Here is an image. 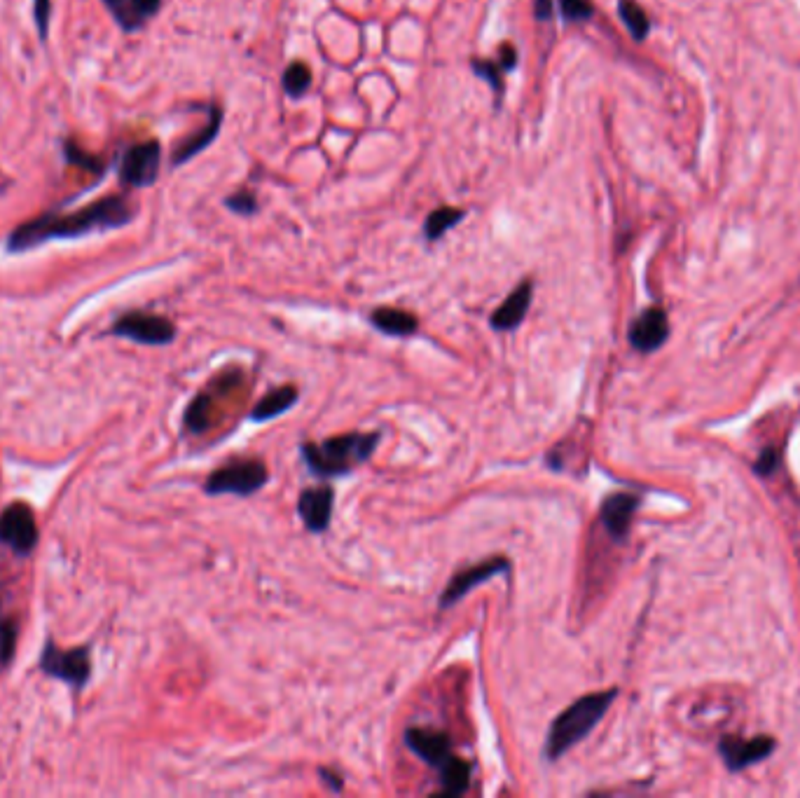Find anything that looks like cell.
Returning <instances> with one entry per match:
<instances>
[{"instance_id":"30","label":"cell","mask_w":800,"mask_h":798,"mask_svg":"<svg viewBox=\"0 0 800 798\" xmlns=\"http://www.w3.org/2000/svg\"><path fill=\"white\" fill-rule=\"evenodd\" d=\"M225 204L230 206L234 213H253L255 206H258L251 192H237V195H232Z\"/></svg>"},{"instance_id":"6","label":"cell","mask_w":800,"mask_h":798,"mask_svg":"<svg viewBox=\"0 0 800 798\" xmlns=\"http://www.w3.org/2000/svg\"><path fill=\"white\" fill-rule=\"evenodd\" d=\"M110 333L117 337H127V340L139 342V345L164 347L174 342L176 326L169 319H164V316L129 312L115 321Z\"/></svg>"},{"instance_id":"8","label":"cell","mask_w":800,"mask_h":798,"mask_svg":"<svg viewBox=\"0 0 800 798\" xmlns=\"http://www.w3.org/2000/svg\"><path fill=\"white\" fill-rule=\"evenodd\" d=\"M40 670L50 674V677L66 681V684L75 686V689H82V686L87 684L89 672H92V665H89V651L87 649L61 651L57 644L47 642L43 656H40Z\"/></svg>"},{"instance_id":"2","label":"cell","mask_w":800,"mask_h":798,"mask_svg":"<svg viewBox=\"0 0 800 798\" xmlns=\"http://www.w3.org/2000/svg\"><path fill=\"white\" fill-rule=\"evenodd\" d=\"M379 440H382L379 431L342 433V436L319 440V443H302L300 454L302 462L316 478L330 480L347 476L356 466L368 462Z\"/></svg>"},{"instance_id":"1","label":"cell","mask_w":800,"mask_h":798,"mask_svg":"<svg viewBox=\"0 0 800 798\" xmlns=\"http://www.w3.org/2000/svg\"><path fill=\"white\" fill-rule=\"evenodd\" d=\"M134 220V206L127 202V197L110 195L99 202L82 206L80 211L66 213H45V216L33 218L29 223L19 225L8 239V251L19 253L36 249V246L50 242V239H75L89 232L99 230H117Z\"/></svg>"},{"instance_id":"35","label":"cell","mask_w":800,"mask_h":798,"mask_svg":"<svg viewBox=\"0 0 800 798\" xmlns=\"http://www.w3.org/2000/svg\"><path fill=\"white\" fill-rule=\"evenodd\" d=\"M553 12V0H536V17L546 19Z\"/></svg>"},{"instance_id":"32","label":"cell","mask_w":800,"mask_h":798,"mask_svg":"<svg viewBox=\"0 0 800 798\" xmlns=\"http://www.w3.org/2000/svg\"><path fill=\"white\" fill-rule=\"evenodd\" d=\"M162 0H131V10H134V15L143 19V17H153L157 10H160Z\"/></svg>"},{"instance_id":"25","label":"cell","mask_w":800,"mask_h":798,"mask_svg":"<svg viewBox=\"0 0 800 798\" xmlns=\"http://www.w3.org/2000/svg\"><path fill=\"white\" fill-rule=\"evenodd\" d=\"M66 160L73 162L75 167H82L87 171H101V162L89 153H85V150H80L75 141H66Z\"/></svg>"},{"instance_id":"28","label":"cell","mask_w":800,"mask_h":798,"mask_svg":"<svg viewBox=\"0 0 800 798\" xmlns=\"http://www.w3.org/2000/svg\"><path fill=\"white\" fill-rule=\"evenodd\" d=\"M50 17H52V0H33V19L40 31V38H47L50 31Z\"/></svg>"},{"instance_id":"22","label":"cell","mask_w":800,"mask_h":798,"mask_svg":"<svg viewBox=\"0 0 800 798\" xmlns=\"http://www.w3.org/2000/svg\"><path fill=\"white\" fill-rule=\"evenodd\" d=\"M618 12H620V19H623L627 31L632 33L637 40H644L648 36V29H651V22H648L646 12L639 8L634 0H620L618 5Z\"/></svg>"},{"instance_id":"15","label":"cell","mask_w":800,"mask_h":798,"mask_svg":"<svg viewBox=\"0 0 800 798\" xmlns=\"http://www.w3.org/2000/svg\"><path fill=\"white\" fill-rule=\"evenodd\" d=\"M531 298H534V284L527 279V281H522V284L501 302V307L496 309V312L492 314V319H489V326H492L494 330H499V333L515 330L524 321V316H527Z\"/></svg>"},{"instance_id":"24","label":"cell","mask_w":800,"mask_h":798,"mask_svg":"<svg viewBox=\"0 0 800 798\" xmlns=\"http://www.w3.org/2000/svg\"><path fill=\"white\" fill-rule=\"evenodd\" d=\"M309 82H312V75H309V68L305 64H291L284 73V87L286 92L295 96H302L309 89Z\"/></svg>"},{"instance_id":"31","label":"cell","mask_w":800,"mask_h":798,"mask_svg":"<svg viewBox=\"0 0 800 798\" xmlns=\"http://www.w3.org/2000/svg\"><path fill=\"white\" fill-rule=\"evenodd\" d=\"M777 464H779L777 450H765L756 462V473H761V476H770V473L777 469Z\"/></svg>"},{"instance_id":"11","label":"cell","mask_w":800,"mask_h":798,"mask_svg":"<svg viewBox=\"0 0 800 798\" xmlns=\"http://www.w3.org/2000/svg\"><path fill=\"white\" fill-rule=\"evenodd\" d=\"M405 745L412 754H417L426 766L440 768L452 756V738L436 728L412 726L405 731Z\"/></svg>"},{"instance_id":"12","label":"cell","mask_w":800,"mask_h":798,"mask_svg":"<svg viewBox=\"0 0 800 798\" xmlns=\"http://www.w3.org/2000/svg\"><path fill=\"white\" fill-rule=\"evenodd\" d=\"M641 504V499L637 494H627V492H616L609 494L599 506V520L613 541H625L627 534H630L632 518L637 513V508Z\"/></svg>"},{"instance_id":"7","label":"cell","mask_w":800,"mask_h":798,"mask_svg":"<svg viewBox=\"0 0 800 798\" xmlns=\"http://www.w3.org/2000/svg\"><path fill=\"white\" fill-rule=\"evenodd\" d=\"M0 543L17 555H31L38 543L36 515L26 504H10L0 513Z\"/></svg>"},{"instance_id":"5","label":"cell","mask_w":800,"mask_h":798,"mask_svg":"<svg viewBox=\"0 0 800 798\" xmlns=\"http://www.w3.org/2000/svg\"><path fill=\"white\" fill-rule=\"evenodd\" d=\"M510 569H513V562L503 555L487 557V560L473 564V567L461 569V572L454 574L450 583H447V588L443 590V595H440L438 600V607L447 611L457 602L464 600L473 588L482 586V583L494 579V576H508Z\"/></svg>"},{"instance_id":"13","label":"cell","mask_w":800,"mask_h":798,"mask_svg":"<svg viewBox=\"0 0 800 798\" xmlns=\"http://www.w3.org/2000/svg\"><path fill=\"white\" fill-rule=\"evenodd\" d=\"M670 337V321L660 307L646 309L630 326V345L641 354H651Z\"/></svg>"},{"instance_id":"4","label":"cell","mask_w":800,"mask_h":798,"mask_svg":"<svg viewBox=\"0 0 800 798\" xmlns=\"http://www.w3.org/2000/svg\"><path fill=\"white\" fill-rule=\"evenodd\" d=\"M270 483V471L260 459H234V462L220 466L206 478L204 492L211 497L220 494H234V497H251Z\"/></svg>"},{"instance_id":"16","label":"cell","mask_w":800,"mask_h":798,"mask_svg":"<svg viewBox=\"0 0 800 798\" xmlns=\"http://www.w3.org/2000/svg\"><path fill=\"white\" fill-rule=\"evenodd\" d=\"M298 398H300V391L295 384H281V387L272 389L270 394L262 396L260 401L253 405L251 415L248 417H251V422H258V424L270 422V419H277L284 415V412L291 410L293 405L298 403Z\"/></svg>"},{"instance_id":"9","label":"cell","mask_w":800,"mask_h":798,"mask_svg":"<svg viewBox=\"0 0 800 798\" xmlns=\"http://www.w3.org/2000/svg\"><path fill=\"white\" fill-rule=\"evenodd\" d=\"M160 160L162 148L157 141H146L129 148L124 153L120 167L122 183L129 185V188H148V185H153L157 181V174H160Z\"/></svg>"},{"instance_id":"14","label":"cell","mask_w":800,"mask_h":798,"mask_svg":"<svg viewBox=\"0 0 800 798\" xmlns=\"http://www.w3.org/2000/svg\"><path fill=\"white\" fill-rule=\"evenodd\" d=\"M719 749L730 770H742L747 766H754L756 761H763L765 756H770L772 749H775V740L765 738V735H758V738L751 740H740L730 735V738L721 740Z\"/></svg>"},{"instance_id":"18","label":"cell","mask_w":800,"mask_h":798,"mask_svg":"<svg viewBox=\"0 0 800 798\" xmlns=\"http://www.w3.org/2000/svg\"><path fill=\"white\" fill-rule=\"evenodd\" d=\"M440 770V796H461L466 794L471 787V763L459 759V756H450Z\"/></svg>"},{"instance_id":"23","label":"cell","mask_w":800,"mask_h":798,"mask_svg":"<svg viewBox=\"0 0 800 798\" xmlns=\"http://www.w3.org/2000/svg\"><path fill=\"white\" fill-rule=\"evenodd\" d=\"M17 644V623L15 618L3 614L0 609V665H8L12 656H15Z\"/></svg>"},{"instance_id":"21","label":"cell","mask_w":800,"mask_h":798,"mask_svg":"<svg viewBox=\"0 0 800 798\" xmlns=\"http://www.w3.org/2000/svg\"><path fill=\"white\" fill-rule=\"evenodd\" d=\"M459 220H464V211H461V209H452V206H443V209H436L429 218H426V225H424L426 239L436 242V239L443 237L447 230H452V227L457 225Z\"/></svg>"},{"instance_id":"27","label":"cell","mask_w":800,"mask_h":798,"mask_svg":"<svg viewBox=\"0 0 800 798\" xmlns=\"http://www.w3.org/2000/svg\"><path fill=\"white\" fill-rule=\"evenodd\" d=\"M562 15L569 22H585L592 17V5L588 0H560Z\"/></svg>"},{"instance_id":"34","label":"cell","mask_w":800,"mask_h":798,"mask_svg":"<svg viewBox=\"0 0 800 798\" xmlns=\"http://www.w3.org/2000/svg\"><path fill=\"white\" fill-rule=\"evenodd\" d=\"M517 64V52L513 45H503L501 47V66L503 68H513Z\"/></svg>"},{"instance_id":"3","label":"cell","mask_w":800,"mask_h":798,"mask_svg":"<svg viewBox=\"0 0 800 798\" xmlns=\"http://www.w3.org/2000/svg\"><path fill=\"white\" fill-rule=\"evenodd\" d=\"M618 696V689L588 693V696L578 698L574 705H569L560 717L550 726L546 749L543 756L548 761H560L569 749H574L578 742L588 738L595 731L599 721L604 719V714L609 712V707Z\"/></svg>"},{"instance_id":"29","label":"cell","mask_w":800,"mask_h":798,"mask_svg":"<svg viewBox=\"0 0 800 798\" xmlns=\"http://www.w3.org/2000/svg\"><path fill=\"white\" fill-rule=\"evenodd\" d=\"M473 71L480 75V78H485L489 85H492L496 92H501L503 89V80H501V68L494 64V61H473Z\"/></svg>"},{"instance_id":"33","label":"cell","mask_w":800,"mask_h":798,"mask_svg":"<svg viewBox=\"0 0 800 798\" xmlns=\"http://www.w3.org/2000/svg\"><path fill=\"white\" fill-rule=\"evenodd\" d=\"M319 775L323 777V784H328V789L330 791H342V787H344V780L340 775H335L333 770H328V768H319Z\"/></svg>"},{"instance_id":"20","label":"cell","mask_w":800,"mask_h":798,"mask_svg":"<svg viewBox=\"0 0 800 798\" xmlns=\"http://www.w3.org/2000/svg\"><path fill=\"white\" fill-rule=\"evenodd\" d=\"M185 429L190 433H206L213 426V396L209 391H202V394H197L192 398V403L188 405V410H185Z\"/></svg>"},{"instance_id":"26","label":"cell","mask_w":800,"mask_h":798,"mask_svg":"<svg viewBox=\"0 0 800 798\" xmlns=\"http://www.w3.org/2000/svg\"><path fill=\"white\" fill-rule=\"evenodd\" d=\"M103 3L108 5V10H113L117 22H120L124 29H136V26L141 24V19L134 15L131 3H127V0H103Z\"/></svg>"},{"instance_id":"17","label":"cell","mask_w":800,"mask_h":798,"mask_svg":"<svg viewBox=\"0 0 800 798\" xmlns=\"http://www.w3.org/2000/svg\"><path fill=\"white\" fill-rule=\"evenodd\" d=\"M370 323L379 330V333L391 335V337L415 335L419 328V319L415 314L405 312V309H393V307L375 309V312L370 314Z\"/></svg>"},{"instance_id":"10","label":"cell","mask_w":800,"mask_h":798,"mask_svg":"<svg viewBox=\"0 0 800 798\" xmlns=\"http://www.w3.org/2000/svg\"><path fill=\"white\" fill-rule=\"evenodd\" d=\"M335 508V490L330 485L307 487L300 492L298 499V515L312 534H323L330 529Z\"/></svg>"},{"instance_id":"19","label":"cell","mask_w":800,"mask_h":798,"mask_svg":"<svg viewBox=\"0 0 800 798\" xmlns=\"http://www.w3.org/2000/svg\"><path fill=\"white\" fill-rule=\"evenodd\" d=\"M220 122H223V113H220V108H211V122L202 129V132L195 134L192 139L181 143V146L174 150V164H183V162L192 160L197 153H202V150L218 136Z\"/></svg>"}]
</instances>
